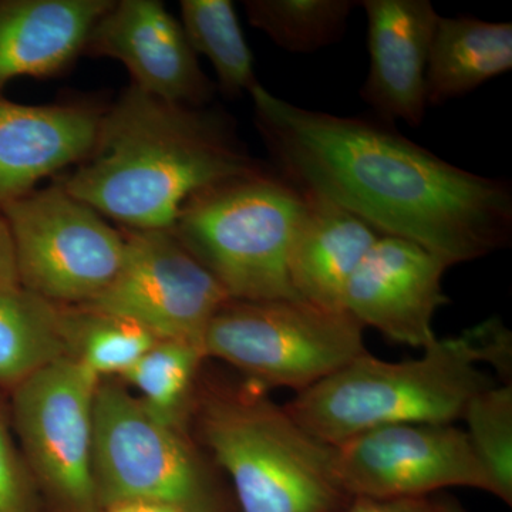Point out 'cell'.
I'll return each mask as SVG.
<instances>
[{
    "label": "cell",
    "mask_w": 512,
    "mask_h": 512,
    "mask_svg": "<svg viewBox=\"0 0 512 512\" xmlns=\"http://www.w3.org/2000/svg\"><path fill=\"white\" fill-rule=\"evenodd\" d=\"M511 67V23L440 16L427 60V104L439 106L466 96Z\"/></svg>",
    "instance_id": "cell-18"
},
{
    "label": "cell",
    "mask_w": 512,
    "mask_h": 512,
    "mask_svg": "<svg viewBox=\"0 0 512 512\" xmlns=\"http://www.w3.org/2000/svg\"><path fill=\"white\" fill-rule=\"evenodd\" d=\"M113 0H0V90L18 77H50L83 55Z\"/></svg>",
    "instance_id": "cell-16"
},
{
    "label": "cell",
    "mask_w": 512,
    "mask_h": 512,
    "mask_svg": "<svg viewBox=\"0 0 512 512\" xmlns=\"http://www.w3.org/2000/svg\"><path fill=\"white\" fill-rule=\"evenodd\" d=\"M265 167L224 111L168 103L130 84L103 111L92 153L59 183L127 231H170L195 195Z\"/></svg>",
    "instance_id": "cell-2"
},
{
    "label": "cell",
    "mask_w": 512,
    "mask_h": 512,
    "mask_svg": "<svg viewBox=\"0 0 512 512\" xmlns=\"http://www.w3.org/2000/svg\"><path fill=\"white\" fill-rule=\"evenodd\" d=\"M467 439L497 487L498 498L512 503V386L493 384L468 402L463 417Z\"/></svg>",
    "instance_id": "cell-24"
},
{
    "label": "cell",
    "mask_w": 512,
    "mask_h": 512,
    "mask_svg": "<svg viewBox=\"0 0 512 512\" xmlns=\"http://www.w3.org/2000/svg\"><path fill=\"white\" fill-rule=\"evenodd\" d=\"M303 195L305 211L289 248V282L302 301L343 311L350 276L380 235L338 205Z\"/></svg>",
    "instance_id": "cell-17"
},
{
    "label": "cell",
    "mask_w": 512,
    "mask_h": 512,
    "mask_svg": "<svg viewBox=\"0 0 512 512\" xmlns=\"http://www.w3.org/2000/svg\"><path fill=\"white\" fill-rule=\"evenodd\" d=\"M363 330L348 312L302 299H229L205 330L202 350L266 390L301 393L365 355Z\"/></svg>",
    "instance_id": "cell-7"
},
{
    "label": "cell",
    "mask_w": 512,
    "mask_h": 512,
    "mask_svg": "<svg viewBox=\"0 0 512 512\" xmlns=\"http://www.w3.org/2000/svg\"><path fill=\"white\" fill-rule=\"evenodd\" d=\"M305 207V195L265 167L195 195L171 231L229 299H299L289 282L288 255Z\"/></svg>",
    "instance_id": "cell-5"
},
{
    "label": "cell",
    "mask_w": 512,
    "mask_h": 512,
    "mask_svg": "<svg viewBox=\"0 0 512 512\" xmlns=\"http://www.w3.org/2000/svg\"><path fill=\"white\" fill-rule=\"evenodd\" d=\"M369 74L360 96L380 121L412 127L426 116V69L437 15L429 0H366Z\"/></svg>",
    "instance_id": "cell-14"
},
{
    "label": "cell",
    "mask_w": 512,
    "mask_h": 512,
    "mask_svg": "<svg viewBox=\"0 0 512 512\" xmlns=\"http://www.w3.org/2000/svg\"><path fill=\"white\" fill-rule=\"evenodd\" d=\"M181 25L195 55L210 60L218 87L228 99L259 86L254 57L229 0H183Z\"/></svg>",
    "instance_id": "cell-21"
},
{
    "label": "cell",
    "mask_w": 512,
    "mask_h": 512,
    "mask_svg": "<svg viewBox=\"0 0 512 512\" xmlns=\"http://www.w3.org/2000/svg\"><path fill=\"white\" fill-rule=\"evenodd\" d=\"M103 111L82 103L29 106L0 94V211L86 160Z\"/></svg>",
    "instance_id": "cell-15"
},
{
    "label": "cell",
    "mask_w": 512,
    "mask_h": 512,
    "mask_svg": "<svg viewBox=\"0 0 512 512\" xmlns=\"http://www.w3.org/2000/svg\"><path fill=\"white\" fill-rule=\"evenodd\" d=\"M446 262L406 239L380 235L343 292V311L392 342L427 348L436 340L433 319L448 302Z\"/></svg>",
    "instance_id": "cell-13"
},
{
    "label": "cell",
    "mask_w": 512,
    "mask_h": 512,
    "mask_svg": "<svg viewBox=\"0 0 512 512\" xmlns=\"http://www.w3.org/2000/svg\"><path fill=\"white\" fill-rule=\"evenodd\" d=\"M249 23L292 53H312L338 42L357 2L349 0H247Z\"/></svg>",
    "instance_id": "cell-22"
},
{
    "label": "cell",
    "mask_w": 512,
    "mask_h": 512,
    "mask_svg": "<svg viewBox=\"0 0 512 512\" xmlns=\"http://www.w3.org/2000/svg\"><path fill=\"white\" fill-rule=\"evenodd\" d=\"M19 284L60 306L96 301L119 275L126 232L110 225L60 183L6 205Z\"/></svg>",
    "instance_id": "cell-8"
},
{
    "label": "cell",
    "mask_w": 512,
    "mask_h": 512,
    "mask_svg": "<svg viewBox=\"0 0 512 512\" xmlns=\"http://www.w3.org/2000/svg\"><path fill=\"white\" fill-rule=\"evenodd\" d=\"M483 363L474 328L437 338L417 359L387 362L366 352L296 393L285 409L330 446L393 424H453L478 392L495 384Z\"/></svg>",
    "instance_id": "cell-4"
},
{
    "label": "cell",
    "mask_w": 512,
    "mask_h": 512,
    "mask_svg": "<svg viewBox=\"0 0 512 512\" xmlns=\"http://www.w3.org/2000/svg\"><path fill=\"white\" fill-rule=\"evenodd\" d=\"M67 319L73 359L100 380L123 376L160 340L133 320L87 306H67Z\"/></svg>",
    "instance_id": "cell-23"
},
{
    "label": "cell",
    "mask_w": 512,
    "mask_h": 512,
    "mask_svg": "<svg viewBox=\"0 0 512 512\" xmlns=\"http://www.w3.org/2000/svg\"><path fill=\"white\" fill-rule=\"evenodd\" d=\"M20 288L15 245L5 217L0 214V291Z\"/></svg>",
    "instance_id": "cell-27"
},
{
    "label": "cell",
    "mask_w": 512,
    "mask_h": 512,
    "mask_svg": "<svg viewBox=\"0 0 512 512\" xmlns=\"http://www.w3.org/2000/svg\"><path fill=\"white\" fill-rule=\"evenodd\" d=\"M83 55L117 60L133 86L168 103L205 107L214 97V83L183 25L158 0H113L93 26Z\"/></svg>",
    "instance_id": "cell-12"
},
{
    "label": "cell",
    "mask_w": 512,
    "mask_h": 512,
    "mask_svg": "<svg viewBox=\"0 0 512 512\" xmlns=\"http://www.w3.org/2000/svg\"><path fill=\"white\" fill-rule=\"evenodd\" d=\"M254 121L276 173L350 212L379 235L413 242L448 266L507 248L511 185L441 160L390 124L306 110L264 86Z\"/></svg>",
    "instance_id": "cell-1"
},
{
    "label": "cell",
    "mask_w": 512,
    "mask_h": 512,
    "mask_svg": "<svg viewBox=\"0 0 512 512\" xmlns=\"http://www.w3.org/2000/svg\"><path fill=\"white\" fill-rule=\"evenodd\" d=\"M339 512H464L457 501L437 495L413 498L353 497Z\"/></svg>",
    "instance_id": "cell-26"
},
{
    "label": "cell",
    "mask_w": 512,
    "mask_h": 512,
    "mask_svg": "<svg viewBox=\"0 0 512 512\" xmlns=\"http://www.w3.org/2000/svg\"><path fill=\"white\" fill-rule=\"evenodd\" d=\"M100 382L79 360L63 357L12 390L19 450L52 512H100L93 477Z\"/></svg>",
    "instance_id": "cell-9"
},
{
    "label": "cell",
    "mask_w": 512,
    "mask_h": 512,
    "mask_svg": "<svg viewBox=\"0 0 512 512\" xmlns=\"http://www.w3.org/2000/svg\"><path fill=\"white\" fill-rule=\"evenodd\" d=\"M192 416L231 478L239 512H339L352 500L336 476L335 446L303 429L264 387L207 384Z\"/></svg>",
    "instance_id": "cell-3"
},
{
    "label": "cell",
    "mask_w": 512,
    "mask_h": 512,
    "mask_svg": "<svg viewBox=\"0 0 512 512\" xmlns=\"http://www.w3.org/2000/svg\"><path fill=\"white\" fill-rule=\"evenodd\" d=\"M218 470L185 429L156 419L123 383L101 380L93 433L100 511L151 503L178 512H239Z\"/></svg>",
    "instance_id": "cell-6"
},
{
    "label": "cell",
    "mask_w": 512,
    "mask_h": 512,
    "mask_svg": "<svg viewBox=\"0 0 512 512\" xmlns=\"http://www.w3.org/2000/svg\"><path fill=\"white\" fill-rule=\"evenodd\" d=\"M40 493L0 413V512H40Z\"/></svg>",
    "instance_id": "cell-25"
},
{
    "label": "cell",
    "mask_w": 512,
    "mask_h": 512,
    "mask_svg": "<svg viewBox=\"0 0 512 512\" xmlns=\"http://www.w3.org/2000/svg\"><path fill=\"white\" fill-rule=\"evenodd\" d=\"M100 512H178L165 505L151 503H121L104 508Z\"/></svg>",
    "instance_id": "cell-28"
},
{
    "label": "cell",
    "mask_w": 512,
    "mask_h": 512,
    "mask_svg": "<svg viewBox=\"0 0 512 512\" xmlns=\"http://www.w3.org/2000/svg\"><path fill=\"white\" fill-rule=\"evenodd\" d=\"M336 476L350 497L413 498L464 487L498 498L466 431L454 424H393L335 446Z\"/></svg>",
    "instance_id": "cell-11"
},
{
    "label": "cell",
    "mask_w": 512,
    "mask_h": 512,
    "mask_svg": "<svg viewBox=\"0 0 512 512\" xmlns=\"http://www.w3.org/2000/svg\"><path fill=\"white\" fill-rule=\"evenodd\" d=\"M72 357L67 306L22 286L0 291V387L12 392L43 367Z\"/></svg>",
    "instance_id": "cell-19"
},
{
    "label": "cell",
    "mask_w": 512,
    "mask_h": 512,
    "mask_svg": "<svg viewBox=\"0 0 512 512\" xmlns=\"http://www.w3.org/2000/svg\"><path fill=\"white\" fill-rule=\"evenodd\" d=\"M204 360L207 357L200 346L158 340L120 380L136 390L140 402L156 419L185 429V420L194 412Z\"/></svg>",
    "instance_id": "cell-20"
},
{
    "label": "cell",
    "mask_w": 512,
    "mask_h": 512,
    "mask_svg": "<svg viewBox=\"0 0 512 512\" xmlns=\"http://www.w3.org/2000/svg\"><path fill=\"white\" fill-rule=\"evenodd\" d=\"M119 275L87 308L133 320L160 340L202 349L228 293L173 231H126Z\"/></svg>",
    "instance_id": "cell-10"
}]
</instances>
